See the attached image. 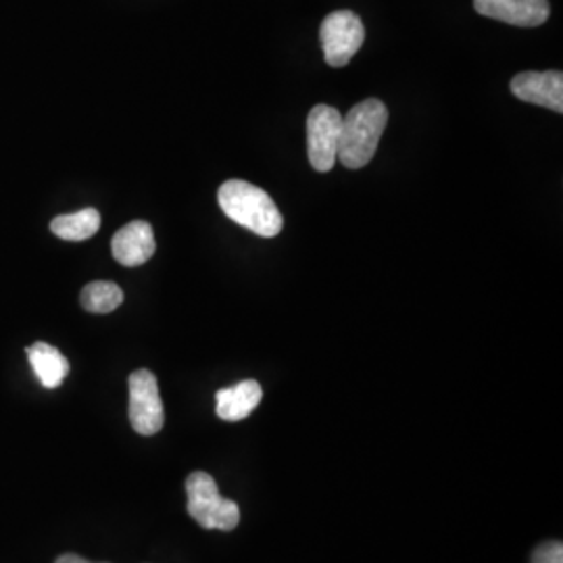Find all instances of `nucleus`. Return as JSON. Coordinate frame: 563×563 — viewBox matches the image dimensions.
Listing matches in <instances>:
<instances>
[{"label":"nucleus","mask_w":563,"mask_h":563,"mask_svg":"<svg viewBox=\"0 0 563 563\" xmlns=\"http://www.w3.org/2000/svg\"><path fill=\"white\" fill-rule=\"evenodd\" d=\"M155 234L151 223L146 222H130L123 225L111 241L113 257L125 267H136L148 262L155 255Z\"/></svg>","instance_id":"obj_9"},{"label":"nucleus","mask_w":563,"mask_h":563,"mask_svg":"<svg viewBox=\"0 0 563 563\" xmlns=\"http://www.w3.org/2000/svg\"><path fill=\"white\" fill-rule=\"evenodd\" d=\"M80 301L90 313H111L123 302V292L113 282H90L84 286Z\"/></svg>","instance_id":"obj_13"},{"label":"nucleus","mask_w":563,"mask_h":563,"mask_svg":"<svg viewBox=\"0 0 563 563\" xmlns=\"http://www.w3.org/2000/svg\"><path fill=\"white\" fill-rule=\"evenodd\" d=\"M55 563H92L88 560H84L80 555H74V553H67V555H60L59 560Z\"/></svg>","instance_id":"obj_15"},{"label":"nucleus","mask_w":563,"mask_h":563,"mask_svg":"<svg viewBox=\"0 0 563 563\" xmlns=\"http://www.w3.org/2000/svg\"><path fill=\"white\" fill-rule=\"evenodd\" d=\"M511 92L523 102L563 113L562 71H523L511 80Z\"/></svg>","instance_id":"obj_7"},{"label":"nucleus","mask_w":563,"mask_h":563,"mask_svg":"<svg viewBox=\"0 0 563 563\" xmlns=\"http://www.w3.org/2000/svg\"><path fill=\"white\" fill-rule=\"evenodd\" d=\"M188 514L207 530H234L241 522L239 505L225 499L218 490L213 476L195 472L186 478Z\"/></svg>","instance_id":"obj_3"},{"label":"nucleus","mask_w":563,"mask_h":563,"mask_svg":"<svg viewBox=\"0 0 563 563\" xmlns=\"http://www.w3.org/2000/svg\"><path fill=\"white\" fill-rule=\"evenodd\" d=\"M474 9L484 18L518 27H539L551 11L547 0H474Z\"/></svg>","instance_id":"obj_8"},{"label":"nucleus","mask_w":563,"mask_h":563,"mask_svg":"<svg viewBox=\"0 0 563 563\" xmlns=\"http://www.w3.org/2000/svg\"><path fill=\"white\" fill-rule=\"evenodd\" d=\"M342 118L339 109L316 104L307 118V153L316 172L325 174L339 159Z\"/></svg>","instance_id":"obj_4"},{"label":"nucleus","mask_w":563,"mask_h":563,"mask_svg":"<svg viewBox=\"0 0 563 563\" xmlns=\"http://www.w3.org/2000/svg\"><path fill=\"white\" fill-rule=\"evenodd\" d=\"M323 57L330 67H344L357 55L365 41V27L353 11H334L322 21L320 27Z\"/></svg>","instance_id":"obj_5"},{"label":"nucleus","mask_w":563,"mask_h":563,"mask_svg":"<svg viewBox=\"0 0 563 563\" xmlns=\"http://www.w3.org/2000/svg\"><path fill=\"white\" fill-rule=\"evenodd\" d=\"M388 125V109L378 99L355 104L342 120L339 162L349 169H362L374 159L378 142Z\"/></svg>","instance_id":"obj_1"},{"label":"nucleus","mask_w":563,"mask_h":563,"mask_svg":"<svg viewBox=\"0 0 563 563\" xmlns=\"http://www.w3.org/2000/svg\"><path fill=\"white\" fill-rule=\"evenodd\" d=\"M262 397V386L255 380H242L230 388H222L216 395L218 416L223 422H241L257 409Z\"/></svg>","instance_id":"obj_10"},{"label":"nucleus","mask_w":563,"mask_h":563,"mask_svg":"<svg viewBox=\"0 0 563 563\" xmlns=\"http://www.w3.org/2000/svg\"><path fill=\"white\" fill-rule=\"evenodd\" d=\"M27 360L44 388H59L69 374V362L48 342H34L27 346Z\"/></svg>","instance_id":"obj_11"},{"label":"nucleus","mask_w":563,"mask_h":563,"mask_svg":"<svg viewBox=\"0 0 563 563\" xmlns=\"http://www.w3.org/2000/svg\"><path fill=\"white\" fill-rule=\"evenodd\" d=\"M130 423L142 437L157 434L165 422V409H163L159 384L153 372L139 369L130 376Z\"/></svg>","instance_id":"obj_6"},{"label":"nucleus","mask_w":563,"mask_h":563,"mask_svg":"<svg viewBox=\"0 0 563 563\" xmlns=\"http://www.w3.org/2000/svg\"><path fill=\"white\" fill-rule=\"evenodd\" d=\"M223 213L234 223L263 239H274L282 232V213L272 197L244 180H228L218 190Z\"/></svg>","instance_id":"obj_2"},{"label":"nucleus","mask_w":563,"mask_h":563,"mask_svg":"<svg viewBox=\"0 0 563 563\" xmlns=\"http://www.w3.org/2000/svg\"><path fill=\"white\" fill-rule=\"evenodd\" d=\"M532 563H563V544L551 541L537 547L532 553Z\"/></svg>","instance_id":"obj_14"},{"label":"nucleus","mask_w":563,"mask_h":563,"mask_svg":"<svg viewBox=\"0 0 563 563\" xmlns=\"http://www.w3.org/2000/svg\"><path fill=\"white\" fill-rule=\"evenodd\" d=\"M101 228V213L92 207L81 209L78 213L59 216L51 222V230L63 241L80 242L92 239Z\"/></svg>","instance_id":"obj_12"}]
</instances>
